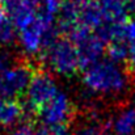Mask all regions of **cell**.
Segmentation results:
<instances>
[{
	"label": "cell",
	"mask_w": 135,
	"mask_h": 135,
	"mask_svg": "<svg viewBox=\"0 0 135 135\" xmlns=\"http://www.w3.org/2000/svg\"><path fill=\"white\" fill-rule=\"evenodd\" d=\"M83 83L85 88L93 93L101 96H118L126 90L129 78L117 63L109 59H101L84 68Z\"/></svg>",
	"instance_id": "obj_1"
},
{
	"label": "cell",
	"mask_w": 135,
	"mask_h": 135,
	"mask_svg": "<svg viewBox=\"0 0 135 135\" xmlns=\"http://www.w3.org/2000/svg\"><path fill=\"white\" fill-rule=\"evenodd\" d=\"M44 59L49 68L62 76H71L81 68L80 56L71 40L56 38L45 49Z\"/></svg>",
	"instance_id": "obj_2"
},
{
	"label": "cell",
	"mask_w": 135,
	"mask_h": 135,
	"mask_svg": "<svg viewBox=\"0 0 135 135\" xmlns=\"http://www.w3.org/2000/svg\"><path fill=\"white\" fill-rule=\"evenodd\" d=\"M56 38L54 20L42 15H40L32 25L18 32L20 46L28 55H37L44 52L46 47Z\"/></svg>",
	"instance_id": "obj_3"
},
{
	"label": "cell",
	"mask_w": 135,
	"mask_h": 135,
	"mask_svg": "<svg viewBox=\"0 0 135 135\" xmlns=\"http://www.w3.org/2000/svg\"><path fill=\"white\" fill-rule=\"evenodd\" d=\"M70 40L78 49L83 68H87L101 60L106 52V42L100 37L97 32H92L79 25L70 34Z\"/></svg>",
	"instance_id": "obj_4"
},
{
	"label": "cell",
	"mask_w": 135,
	"mask_h": 135,
	"mask_svg": "<svg viewBox=\"0 0 135 135\" xmlns=\"http://www.w3.org/2000/svg\"><path fill=\"white\" fill-rule=\"evenodd\" d=\"M58 84L54 76L46 71H41L34 74L26 93H25V110L26 113L30 112H40L46 104L52 100L58 94Z\"/></svg>",
	"instance_id": "obj_5"
},
{
	"label": "cell",
	"mask_w": 135,
	"mask_h": 135,
	"mask_svg": "<svg viewBox=\"0 0 135 135\" xmlns=\"http://www.w3.org/2000/svg\"><path fill=\"white\" fill-rule=\"evenodd\" d=\"M33 76L34 72L29 64H12L0 75V97L15 100L16 97L25 94Z\"/></svg>",
	"instance_id": "obj_6"
},
{
	"label": "cell",
	"mask_w": 135,
	"mask_h": 135,
	"mask_svg": "<svg viewBox=\"0 0 135 135\" xmlns=\"http://www.w3.org/2000/svg\"><path fill=\"white\" fill-rule=\"evenodd\" d=\"M72 110L74 108L70 97L59 90L58 94L40 110V118L45 127L67 125V121L72 115Z\"/></svg>",
	"instance_id": "obj_7"
},
{
	"label": "cell",
	"mask_w": 135,
	"mask_h": 135,
	"mask_svg": "<svg viewBox=\"0 0 135 135\" xmlns=\"http://www.w3.org/2000/svg\"><path fill=\"white\" fill-rule=\"evenodd\" d=\"M79 22L92 32H98L106 22L98 0L79 1Z\"/></svg>",
	"instance_id": "obj_8"
},
{
	"label": "cell",
	"mask_w": 135,
	"mask_h": 135,
	"mask_svg": "<svg viewBox=\"0 0 135 135\" xmlns=\"http://www.w3.org/2000/svg\"><path fill=\"white\" fill-rule=\"evenodd\" d=\"M104 130H110L114 135H135V109L133 106L121 109L105 123Z\"/></svg>",
	"instance_id": "obj_9"
},
{
	"label": "cell",
	"mask_w": 135,
	"mask_h": 135,
	"mask_svg": "<svg viewBox=\"0 0 135 135\" xmlns=\"http://www.w3.org/2000/svg\"><path fill=\"white\" fill-rule=\"evenodd\" d=\"M106 24H123L129 18L130 0H98Z\"/></svg>",
	"instance_id": "obj_10"
},
{
	"label": "cell",
	"mask_w": 135,
	"mask_h": 135,
	"mask_svg": "<svg viewBox=\"0 0 135 135\" xmlns=\"http://www.w3.org/2000/svg\"><path fill=\"white\" fill-rule=\"evenodd\" d=\"M58 20V28L71 34L79 25V1L76 0H64L60 5V9L56 16Z\"/></svg>",
	"instance_id": "obj_11"
},
{
	"label": "cell",
	"mask_w": 135,
	"mask_h": 135,
	"mask_svg": "<svg viewBox=\"0 0 135 135\" xmlns=\"http://www.w3.org/2000/svg\"><path fill=\"white\" fill-rule=\"evenodd\" d=\"M26 115L25 106L16 100H4L0 104V127L8 129L17 126Z\"/></svg>",
	"instance_id": "obj_12"
},
{
	"label": "cell",
	"mask_w": 135,
	"mask_h": 135,
	"mask_svg": "<svg viewBox=\"0 0 135 135\" xmlns=\"http://www.w3.org/2000/svg\"><path fill=\"white\" fill-rule=\"evenodd\" d=\"M16 40H18V30L13 18L5 9H0V46H11Z\"/></svg>",
	"instance_id": "obj_13"
},
{
	"label": "cell",
	"mask_w": 135,
	"mask_h": 135,
	"mask_svg": "<svg viewBox=\"0 0 135 135\" xmlns=\"http://www.w3.org/2000/svg\"><path fill=\"white\" fill-rule=\"evenodd\" d=\"M129 51H130V46L126 42H112L106 45V52L109 56L108 59L117 64L127 60Z\"/></svg>",
	"instance_id": "obj_14"
},
{
	"label": "cell",
	"mask_w": 135,
	"mask_h": 135,
	"mask_svg": "<svg viewBox=\"0 0 135 135\" xmlns=\"http://www.w3.org/2000/svg\"><path fill=\"white\" fill-rule=\"evenodd\" d=\"M122 30H123V41L130 47H135V17L129 18L126 22H123Z\"/></svg>",
	"instance_id": "obj_15"
},
{
	"label": "cell",
	"mask_w": 135,
	"mask_h": 135,
	"mask_svg": "<svg viewBox=\"0 0 135 135\" xmlns=\"http://www.w3.org/2000/svg\"><path fill=\"white\" fill-rule=\"evenodd\" d=\"M9 135H37V129H34L32 125L29 123H22L16 126Z\"/></svg>",
	"instance_id": "obj_16"
},
{
	"label": "cell",
	"mask_w": 135,
	"mask_h": 135,
	"mask_svg": "<svg viewBox=\"0 0 135 135\" xmlns=\"http://www.w3.org/2000/svg\"><path fill=\"white\" fill-rule=\"evenodd\" d=\"M75 135H106L104 127H98V126H93V125H88V126H83L80 127Z\"/></svg>",
	"instance_id": "obj_17"
},
{
	"label": "cell",
	"mask_w": 135,
	"mask_h": 135,
	"mask_svg": "<svg viewBox=\"0 0 135 135\" xmlns=\"http://www.w3.org/2000/svg\"><path fill=\"white\" fill-rule=\"evenodd\" d=\"M49 135H71L70 127L67 125H58L52 127H47Z\"/></svg>",
	"instance_id": "obj_18"
},
{
	"label": "cell",
	"mask_w": 135,
	"mask_h": 135,
	"mask_svg": "<svg viewBox=\"0 0 135 135\" xmlns=\"http://www.w3.org/2000/svg\"><path fill=\"white\" fill-rule=\"evenodd\" d=\"M11 66H12V60H11L9 54L5 51H0V75L4 71H7Z\"/></svg>",
	"instance_id": "obj_19"
},
{
	"label": "cell",
	"mask_w": 135,
	"mask_h": 135,
	"mask_svg": "<svg viewBox=\"0 0 135 135\" xmlns=\"http://www.w3.org/2000/svg\"><path fill=\"white\" fill-rule=\"evenodd\" d=\"M127 66H129L130 72L135 76V47H130L129 58H127Z\"/></svg>",
	"instance_id": "obj_20"
},
{
	"label": "cell",
	"mask_w": 135,
	"mask_h": 135,
	"mask_svg": "<svg viewBox=\"0 0 135 135\" xmlns=\"http://www.w3.org/2000/svg\"><path fill=\"white\" fill-rule=\"evenodd\" d=\"M131 106L135 109V89L133 92V94H131Z\"/></svg>",
	"instance_id": "obj_21"
},
{
	"label": "cell",
	"mask_w": 135,
	"mask_h": 135,
	"mask_svg": "<svg viewBox=\"0 0 135 135\" xmlns=\"http://www.w3.org/2000/svg\"><path fill=\"white\" fill-rule=\"evenodd\" d=\"M130 4H131L133 7H135V0H130Z\"/></svg>",
	"instance_id": "obj_22"
},
{
	"label": "cell",
	"mask_w": 135,
	"mask_h": 135,
	"mask_svg": "<svg viewBox=\"0 0 135 135\" xmlns=\"http://www.w3.org/2000/svg\"><path fill=\"white\" fill-rule=\"evenodd\" d=\"M1 101H3V100H1V97H0V104H1Z\"/></svg>",
	"instance_id": "obj_23"
},
{
	"label": "cell",
	"mask_w": 135,
	"mask_h": 135,
	"mask_svg": "<svg viewBox=\"0 0 135 135\" xmlns=\"http://www.w3.org/2000/svg\"><path fill=\"white\" fill-rule=\"evenodd\" d=\"M76 1H83V0H76Z\"/></svg>",
	"instance_id": "obj_24"
},
{
	"label": "cell",
	"mask_w": 135,
	"mask_h": 135,
	"mask_svg": "<svg viewBox=\"0 0 135 135\" xmlns=\"http://www.w3.org/2000/svg\"><path fill=\"white\" fill-rule=\"evenodd\" d=\"M62 1H64V0H62Z\"/></svg>",
	"instance_id": "obj_25"
}]
</instances>
